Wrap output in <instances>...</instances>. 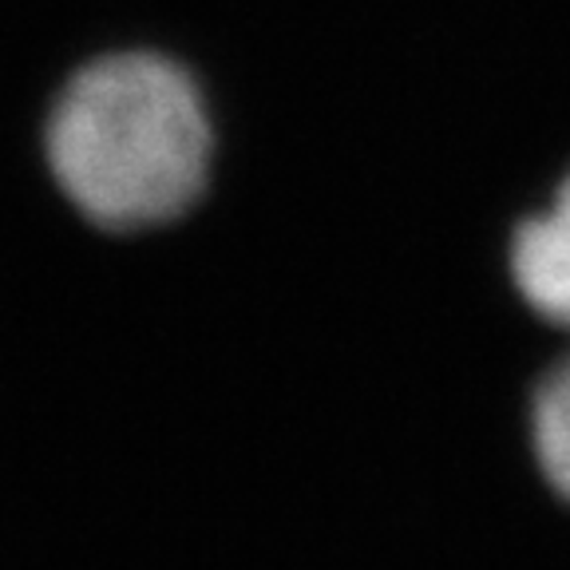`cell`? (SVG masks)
<instances>
[{
  "mask_svg": "<svg viewBox=\"0 0 570 570\" xmlns=\"http://www.w3.org/2000/svg\"><path fill=\"white\" fill-rule=\"evenodd\" d=\"M48 167L76 210L107 230L178 218L210 167V116L195 80L151 52L88 63L52 107Z\"/></svg>",
  "mask_w": 570,
  "mask_h": 570,
  "instance_id": "1",
  "label": "cell"
},
{
  "mask_svg": "<svg viewBox=\"0 0 570 570\" xmlns=\"http://www.w3.org/2000/svg\"><path fill=\"white\" fill-rule=\"evenodd\" d=\"M511 277L539 317L570 330V178L511 242Z\"/></svg>",
  "mask_w": 570,
  "mask_h": 570,
  "instance_id": "2",
  "label": "cell"
},
{
  "mask_svg": "<svg viewBox=\"0 0 570 570\" xmlns=\"http://www.w3.org/2000/svg\"><path fill=\"white\" fill-rule=\"evenodd\" d=\"M534 463L551 491L570 503V356L539 381L531 401Z\"/></svg>",
  "mask_w": 570,
  "mask_h": 570,
  "instance_id": "3",
  "label": "cell"
}]
</instances>
